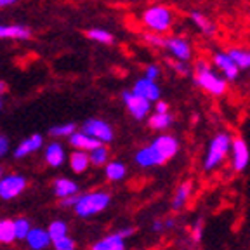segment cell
I'll use <instances>...</instances> for the list:
<instances>
[{"mask_svg":"<svg viewBox=\"0 0 250 250\" xmlns=\"http://www.w3.org/2000/svg\"><path fill=\"white\" fill-rule=\"evenodd\" d=\"M179 153V141L172 134H160L149 143L143 146L134 155V162L141 168H153L165 165Z\"/></svg>","mask_w":250,"mask_h":250,"instance_id":"6da1fadb","label":"cell"},{"mask_svg":"<svg viewBox=\"0 0 250 250\" xmlns=\"http://www.w3.org/2000/svg\"><path fill=\"white\" fill-rule=\"evenodd\" d=\"M111 203V195L108 191H103V189H94L89 193H82L78 195L77 203H75L73 212L82 219H89L94 215L101 214L106 208L109 207Z\"/></svg>","mask_w":250,"mask_h":250,"instance_id":"7a4b0ae2","label":"cell"},{"mask_svg":"<svg viewBox=\"0 0 250 250\" xmlns=\"http://www.w3.org/2000/svg\"><path fill=\"white\" fill-rule=\"evenodd\" d=\"M195 82L210 96H223L228 90V82L224 80L207 59H198L195 64Z\"/></svg>","mask_w":250,"mask_h":250,"instance_id":"3957f363","label":"cell"},{"mask_svg":"<svg viewBox=\"0 0 250 250\" xmlns=\"http://www.w3.org/2000/svg\"><path fill=\"white\" fill-rule=\"evenodd\" d=\"M231 149V136L228 132H217L210 139L207 146V153L203 156V168L207 172L215 170L223 165V162L228 158Z\"/></svg>","mask_w":250,"mask_h":250,"instance_id":"277c9868","label":"cell"},{"mask_svg":"<svg viewBox=\"0 0 250 250\" xmlns=\"http://www.w3.org/2000/svg\"><path fill=\"white\" fill-rule=\"evenodd\" d=\"M141 20H143V24L149 30V33L164 35V33L170 31L172 24H174V14L168 7L156 4L146 9Z\"/></svg>","mask_w":250,"mask_h":250,"instance_id":"5b68a950","label":"cell"},{"mask_svg":"<svg viewBox=\"0 0 250 250\" xmlns=\"http://www.w3.org/2000/svg\"><path fill=\"white\" fill-rule=\"evenodd\" d=\"M28 188V179L23 174H4L0 179V198L4 202H11L21 196Z\"/></svg>","mask_w":250,"mask_h":250,"instance_id":"8992f818","label":"cell"},{"mask_svg":"<svg viewBox=\"0 0 250 250\" xmlns=\"http://www.w3.org/2000/svg\"><path fill=\"white\" fill-rule=\"evenodd\" d=\"M82 132H85L87 136H90L101 145H108L115 137L111 125L106 120H103V118H89V120H85L82 125Z\"/></svg>","mask_w":250,"mask_h":250,"instance_id":"52a82bcc","label":"cell"},{"mask_svg":"<svg viewBox=\"0 0 250 250\" xmlns=\"http://www.w3.org/2000/svg\"><path fill=\"white\" fill-rule=\"evenodd\" d=\"M122 99H124V104L127 108V111L130 113V117L136 118V120H145L151 115L153 104L146 99L139 98L132 90H125L122 94Z\"/></svg>","mask_w":250,"mask_h":250,"instance_id":"ba28073f","label":"cell"},{"mask_svg":"<svg viewBox=\"0 0 250 250\" xmlns=\"http://www.w3.org/2000/svg\"><path fill=\"white\" fill-rule=\"evenodd\" d=\"M164 49L170 54L172 59L188 62L193 58V47L184 37H167L164 39Z\"/></svg>","mask_w":250,"mask_h":250,"instance_id":"9c48e42d","label":"cell"},{"mask_svg":"<svg viewBox=\"0 0 250 250\" xmlns=\"http://www.w3.org/2000/svg\"><path fill=\"white\" fill-rule=\"evenodd\" d=\"M212 64L217 68V73L226 80V82H233L236 80L240 75V70L238 66L233 62V59L228 56L226 51H219V52H214L212 56Z\"/></svg>","mask_w":250,"mask_h":250,"instance_id":"30bf717a","label":"cell"},{"mask_svg":"<svg viewBox=\"0 0 250 250\" xmlns=\"http://www.w3.org/2000/svg\"><path fill=\"white\" fill-rule=\"evenodd\" d=\"M229 155H231L233 170L234 172L245 170L247 165H249V162H250V151H249V146H247L245 139H242V137H234V139H231Z\"/></svg>","mask_w":250,"mask_h":250,"instance_id":"8fae6325","label":"cell"},{"mask_svg":"<svg viewBox=\"0 0 250 250\" xmlns=\"http://www.w3.org/2000/svg\"><path fill=\"white\" fill-rule=\"evenodd\" d=\"M132 92L136 94V96H139V98L149 101L151 104L158 101V99H162L160 85H158L156 82H153V80H148V78H145V77L136 80V83L132 85Z\"/></svg>","mask_w":250,"mask_h":250,"instance_id":"7c38bea8","label":"cell"},{"mask_svg":"<svg viewBox=\"0 0 250 250\" xmlns=\"http://www.w3.org/2000/svg\"><path fill=\"white\" fill-rule=\"evenodd\" d=\"M43 160L52 168L62 167L64 162L68 160L66 149H64V146H62L59 141H51V143H47V145L43 146Z\"/></svg>","mask_w":250,"mask_h":250,"instance_id":"4fadbf2b","label":"cell"},{"mask_svg":"<svg viewBox=\"0 0 250 250\" xmlns=\"http://www.w3.org/2000/svg\"><path fill=\"white\" fill-rule=\"evenodd\" d=\"M43 148V136L42 134H31V136L24 137L20 145L16 146V149L12 151L16 160H23L26 156L33 155V153L40 151Z\"/></svg>","mask_w":250,"mask_h":250,"instance_id":"5bb4252c","label":"cell"},{"mask_svg":"<svg viewBox=\"0 0 250 250\" xmlns=\"http://www.w3.org/2000/svg\"><path fill=\"white\" fill-rule=\"evenodd\" d=\"M52 191L58 196V200H64L70 198V196L80 195V186L73 179H70V177H58L52 183Z\"/></svg>","mask_w":250,"mask_h":250,"instance_id":"9a60e30c","label":"cell"},{"mask_svg":"<svg viewBox=\"0 0 250 250\" xmlns=\"http://www.w3.org/2000/svg\"><path fill=\"white\" fill-rule=\"evenodd\" d=\"M24 242L30 250H47L51 247V238L43 228H31Z\"/></svg>","mask_w":250,"mask_h":250,"instance_id":"2e32d148","label":"cell"},{"mask_svg":"<svg viewBox=\"0 0 250 250\" xmlns=\"http://www.w3.org/2000/svg\"><path fill=\"white\" fill-rule=\"evenodd\" d=\"M68 141H70V146L75 151H85V153L92 151L94 148H98V146L101 145V143H98L96 139L87 136L82 130H77L75 134H71V136L68 137Z\"/></svg>","mask_w":250,"mask_h":250,"instance_id":"e0dca14e","label":"cell"},{"mask_svg":"<svg viewBox=\"0 0 250 250\" xmlns=\"http://www.w3.org/2000/svg\"><path fill=\"white\" fill-rule=\"evenodd\" d=\"M31 30L24 24H0V39L9 40H28Z\"/></svg>","mask_w":250,"mask_h":250,"instance_id":"ac0fdd59","label":"cell"},{"mask_svg":"<svg viewBox=\"0 0 250 250\" xmlns=\"http://www.w3.org/2000/svg\"><path fill=\"white\" fill-rule=\"evenodd\" d=\"M90 250H127V243L117 233L106 234L104 238L98 240L90 247Z\"/></svg>","mask_w":250,"mask_h":250,"instance_id":"d6986e66","label":"cell"},{"mask_svg":"<svg viewBox=\"0 0 250 250\" xmlns=\"http://www.w3.org/2000/svg\"><path fill=\"white\" fill-rule=\"evenodd\" d=\"M104 176L109 183H120V181H124L125 176H127V165L118 160L108 162V164L104 165Z\"/></svg>","mask_w":250,"mask_h":250,"instance_id":"ffe728a7","label":"cell"},{"mask_svg":"<svg viewBox=\"0 0 250 250\" xmlns=\"http://www.w3.org/2000/svg\"><path fill=\"white\" fill-rule=\"evenodd\" d=\"M68 164H70L71 172L75 174H83L87 168L90 167L89 162V153L85 151H73L70 156H68Z\"/></svg>","mask_w":250,"mask_h":250,"instance_id":"44dd1931","label":"cell"},{"mask_svg":"<svg viewBox=\"0 0 250 250\" xmlns=\"http://www.w3.org/2000/svg\"><path fill=\"white\" fill-rule=\"evenodd\" d=\"M228 56L233 59V62L238 66V70H250V51L242 49V47H231L229 51H226Z\"/></svg>","mask_w":250,"mask_h":250,"instance_id":"7402d4cb","label":"cell"},{"mask_svg":"<svg viewBox=\"0 0 250 250\" xmlns=\"http://www.w3.org/2000/svg\"><path fill=\"white\" fill-rule=\"evenodd\" d=\"M191 191H193L191 183L181 184V186L176 189V193H174V198H172V208H174V210L183 208L188 203V200H189V196H191Z\"/></svg>","mask_w":250,"mask_h":250,"instance_id":"603a6c76","label":"cell"},{"mask_svg":"<svg viewBox=\"0 0 250 250\" xmlns=\"http://www.w3.org/2000/svg\"><path fill=\"white\" fill-rule=\"evenodd\" d=\"M174 124V117L170 113H151L148 117V125L153 130H167Z\"/></svg>","mask_w":250,"mask_h":250,"instance_id":"cb8c5ba5","label":"cell"},{"mask_svg":"<svg viewBox=\"0 0 250 250\" xmlns=\"http://www.w3.org/2000/svg\"><path fill=\"white\" fill-rule=\"evenodd\" d=\"M89 162L94 167H104L109 162V149L106 148V145H99L98 148L89 151Z\"/></svg>","mask_w":250,"mask_h":250,"instance_id":"d4e9b609","label":"cell"},{"mask_svg":"<svg viewBox=\"0 0 250 250\" xmlns=\"http://www.w3.org/2000/svg\"><path fill=\"white\" fill-rule=\"evenodd\" d=\"M191 21H193V24H195V26L202 31V33H205V35H212V33H215L214 23L208 20L207 16H203L202 12L193 11L191 12Z\"/></svg>","mask_w":250,"mask_h":250,"instance_id":"484cf974","label":"cell"},{"mask_svg":"<svg viewBox=\"0 0 250 250\" xmlns=\"http://www.w3.org/2000/svg\"><path fill=\"white\" fill-rule=\"evenodd\" d=\"M47 234H49V238L52 240H58V238H62V236H66L68 234V223L66 221H62V219H54L49 223L47 226Z\"/></svg>","mask_w":250,"mask_h":250,"instance_id":"4316f807","label":"cell"},{"mask_svg":"<svg viewBox=\"0 0 250 250\" xmlns=\"http://www.w3.org/2000/svg\"><path fill=\"white\" fill-rule=\"evenodd\" d=\"M85 35L89 40L92 42H98V43H104V45H109V43H113V35L109 33L108 30H103V28H90V30L85 31Z\"/></svg>","mask_w":250,"mask_h":250,"instance_id":"83f0119b","label":"cell"},{"mask_svg":"<svg viewBox=\"0 0 250 250\" xmlns=\"http://www.w3.org/2000/svg\"><path fill=\"white\" fill-rule=\"evenodd\" d=\"M12 242H16L12 219H0V243L2 245H11Z\"/></svg>","mask_w":250,"mask_h":250,"instance_id":"f1b7e54d","label":"cell"},{"mask_svg":"<svg viewBox=\"0 0 250 250\" xmlns=\"http://www.w3.org/2000/svg\"><path fill=\"white\" fill-rule=\"evenodd\" d=\"M75 132H77V124H73V122L58 124L49 129V134H51L52 137H58V139H61V137H70L71 134H75Z\"/></svg>","mask_w":250,"mask_h":250,"instance_id":"f546056e","label":"cell"},{"mask_svg":"<svg viewBox=\"0 0 250 250\" xmlns=\"http://www.w3.org/2000/svg\"><path fill=\"white\" fill-rule=\"evenodd\" d=\"M12 228H14L16 240H24V238H26V234L30 233V229L33 226H31L30 219L18 217V219H12Z\"/></svg>","mask_w":250,"mask_h":250,"instance_id":"4dcf8cb0","label":"cell"},{"mask_svg":"<svg viewBox=\"0 0 250 250\" xmlns=\"http://www.w3.org/2000/svg\"><path fill=\"white\" fill-rule=\"evenodd\" d=\"M51 247L54 250H77V242L71 238L70 234H66V236H62V238L52 240Z\"/></svg>","mask_w":250,"mask_h":250,"instance_id":"1f68e13d","label":"cell"},{"mask_svg":"<svg viewBox=\"0 0 250 250\" xmlns=\"http://www.w3.org/2000/svg\"><path fill=\"white\" fill-rule=\"evenodd\" d=\"M167 64L172 68V70L176 71V73H179V75H188V73H189V66H188V62H183V61H177V59L167 58Z\"/></svg>","mask_w":250,"mask_h":250,"instance_id":"d6a6232c","label":"cell"},{"mask_svg":"<svg viewBox=\"0 0 250 250\" xmlns=\"http://www.w3.org/2000/svg\"><path fill=\"white\" fill-rule=\"evenodd\" d=\"M145 42H148L149 45L153 47H158V49H164V37L162 35H155V33H145L143 35Z\"/></svg>","mask_w":250,"mask_h":250,"instance_id":"836d02e7","label":"cell"},{"mask_svg":"<svg viewBox=\"0 0 250 250\" xmlns=\"http://www.w3.org/2000/svg\"><path fill=\"white\" fill-rule=\"evenodd\" d=\"M158 77H160V66H158V64H148V66L145 68V78L156 82Z\"/></svg>","mask_w":250,"mask_h":250,"instance_id":"e575fe53","label":"cell"},{"mask_svg":"<svg viewBox=\"0 0 250 250\" xmlns=\"http://www.w3.org/2000/svg\"><path fill=\"white\" fill-rule=\"evenodd\" d=\"M168 228H174L172 219H167V221H162V219H158V221H155V223H153L151 229L155 231V233H162V231L168 229Z\"/></svg>","mask_w":250,"mask_h":250,"instance_id":"d590c367","label":"cell"},{"mask_svg":"<svg viewBox=\"0 0 250 250\" xmlns=\"http://www.w3.org/2000/svg\"><path fill=\"white\" fill-rule=\"evenodd\" d=\"M9 151H11V143H9L7 137L0 134V158H4Z\"/></svg>","mask_w":250,"mask_h":250,"instance_id":"8d00e7d4","label":"cell"},{"mask_svg":"<svg viewBox=\"0 0 250 250\" xmlns=\"http://www.w3.org/2000/svg\"><path fill=\"white\" fill-rule=\"evenodd\" d=\"M115 233L118 234V236H122L124 240H127V238H130L134 233H136V229H134L132 226H127V228H122V229H118V231H115Z\"/></svg>","mask_w":250,"mask_h":250,"instance_id":"74e56055","label":"cell"},{"mask_svg":"<svg viewBox=\"0 0 250 250\" xmlns=\"http://www.w3.org/2000/svg\"><path fill=\"white\" fill-rule=\"evenodd\" d=\"M155 113H168V103L164 99H158L155 103Z\"/></svg>","mask_w":250,"mask_h":250,"instance_id":"f35d334b","label":"cell"},{"mask_svg":"<svg viewBox=\"0 0 250 250\" xmlns=\"http://www.w3.org/2000/svg\"><path fill=\"white\" fill-rule=\"evenodd\" d=\"M77 196H70V198H64V200H59V203H61V207L62 208H73L75 207V203H77Z\"/></svg>","mask_w":250,"mask_h":250,"instance_id":"ab89813d","label":"cell"},{"mask_svg":"<svg viewBox=\"0 0 250 250\" xmlns=\"http://www.w3.org/2000/svg\"><path fill=\"white\" fill-rule=\"evenodd\" d=\"M202 223H196L195 226H193V231H191V234H193V240H196V242H198V240H202Z\"/></svg>","mask_w":250,"mask_h":250,"instance_id":"60d3db41","label":"cell"},{"mask_svg":"<svg viewBox=\"0 0 250 250\" xmlns=\"http://www.w3.org/2000/svg\"><path fill=\"white\" fill-rule=\"evenodd\" d=\"M5 90H7V85H5L4 80H0V109H2V106H4V99H2V96H4Z\"/></svg>","mask_w":250,"mask_h":250,"instance_id":"b9f144b4","label":"cell"},{"mask_svg":"<svg viewBox=\"0 0 250 250\" xmlns=\"http://www.w3.org/2000/svg\"><path fill=\"white\" fill-rule=\"evenodd\" d=\"M18 4V0H0V9L11 7V5Z\"/></svg>","mask_w":250,"mask_h":250,"instance_id":"7bdbcfd3","label":"cell"},{"mask_svg":"<svg viewBox=\"0 0 250 250\" xmlns=\"http://www.w3.org/2000/svg\"><path fill=\"white\" fill-rule=\"evenodd\" d=\"M2 176H4V168L0 167V179H2Z\"/></svg>","mask_w":250,"mask_h":250,"instance_id":"ee69618b","label":"cell"}]
</instances>
